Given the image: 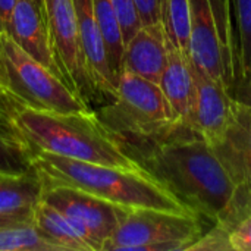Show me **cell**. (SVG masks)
<instances>
[{"instance_id": "obj_28", "label": "cell", "mask_w": 251, "mask_h": 251, "mask_svg": "<svg viewBox=\"0 0 251 251\" xmlns=\"http://www.w3.org/2000/svg\"><path fill=\"white\" fill-rule=\"evenodd\" d=\"M231 94L237 101L251 106V68L246 74L238 75L235 78V82L231 88Z\"/></svg>"}, {"instance_id": "obj_25", "label": "cell", "mask_w": 251, "mask_h": 251, "mask_svg": "<svg viewBox=\"0 0 251 251\" xmlns=\"http://www.w3.org/2000/svg\"><path fill=\"white\" fill-rule=\"evenodd\" d=\"M112 3L121 25L124 44H126L131 40V37L141 28L138 12L135 9L134 0H112Z\"/></svg>"}, {"instance_id": "obj_14", "label": "cell", "mask_w": 251, "mask_h": 251, "mask_svg": "<svg viewBox=\"0 0 251 251\" xmlns=\"http://www.w3.org/2000/svg\"><path fill=\"white\" fill-rule=\"evenodd\" d=\"M169 40L162 21L141 28L125 44L121 72L126 71L159 84L168 62Z\"/></svg>"}, {"instance_id": "obj_24", "label": "cell", "mask_w": 251, "mask_h": 251, "mask_svg": "<svg viewBox=\"0 0 251 251\" xmlns=\"http://www.w3.org/2000/svg\"><path fill=\"white\" fill-rule=\"evenodd\" d=\"M221 225L226 229L229 250L251 251V209L234 215Z\"/></svg>"}, {"instance_id": "obj_6", "label": "cell", "mask_w": 251, "mask_h": 251, "mask_svg": "<svg viewBox=\"0 0 251 251\" xmlns=\"http://www.w3.org/2000/svg\"><path fill=\"white\" fill-rule=\"evenodd\" d=\"M204 234L194 213L159 209H129L103 251L188 250Z\"/></svg>"}, {"instance_id": "obj_11", "label": "cell", "mask_w": 251, "mask_h": 251, "mask_svg": "<svg viewBox=\"0 0 251 251\" xmlns=\"http://www.w3.org/2000/svg\"><path fill=\"white\" fill-rule=\"evenodd\" d=\"M212 147L240 193L251 194V106L234 101L232 119L222 138Z\"/></svg>"}, {"instance_id": "obj_4", "label": "cell", "mask_w": 251, "mask_h": 251, "mask_svg": "<svg viewBox=\"0 0 251 251\" xmlns=\"http://www.w3.org/2000/svg\"><path fill=\"white\" fill-rule=\"evenodd\" d=\"M97 115L122 143L159 138L179 124L159 84L126 71L119 74L115 96Z\"/></svg>"}, {"instance_id": "obj_13", "label": "cell", "mask_w": 251, "mask_h": 251, "mask_svg": "<svg viewBox=\"0 0 251 251\" xmlns=\"http://www.w3.org/2000/svg\"><path fill=\"white\" fill-rule=\"evenodd\" d=\"M6 32L29 56L63 78L51 49L47 21L34 0H16Z\"/></svg>"}, {"instance_id": "obj_18", "label": "cell", "mask_w": 251, "mask_h": 251, "mask_svg": "<svg viewBox=\"0 0 251 251\" xmlns=\"http://www.w3.org/2000/svg\"><path fill=\"white\" fill-rule=\"evenodd\" d=\"M93 6H94L96 19L99 22L101 35L106 43L110 68L115 72V75L119 78L125 44H124L122 31L113 3L112 0H93Z\"/></svg>"}, {"instance_id": "obj_3", "label": "cell", "mask_w": 251, "mask_h": 251, "mask_svg": "<svg viewBox=\"0 0 251 251\" xmlns=\"http://www.w3.org/2000/svg\"><path fill=\"white\" fill-rule=\"evenodd\" d=\"M32 168L44 184L66 185L128 209H159L193 213L146 169H126L32 151Z\"/></svg>"}, {"instance_id": "obj_1", "label": "cell", "mask_w": 251, "mask_h": 251, "mask_svg": "<svg viewBox=\"0 0 251 251\" xmlns=\"http://www.w3.org/2000/svg\"><path fill=\"white\" fill-rule=\"evenodd\" d=\"M124 146L199 218L216 225L232 215L240 188L213 147L193 128L176 124L159 138Z\"/></svg>"}, {"instance_id": "obj_23", "label": "cell", "mask_w": 251, "mask_h": 251, "mask_svg": "<svg viewBox=\"0 0 251 251\" xmlns=\"http://www.w3.org/2000/svg\"><path fill=\"white\" fill-rule=\"evenodd\" d=\"M237 21V76L251 68V0H234ZM235 82V81H234Z\"/></svg>"}, {"instance_id": "obj_9", "label": "cell", "mask_w": 251, "mask_h": 251, "mask_svg": "<svg viewBox=\"0 0 251 251\" xmlns=\"http://www.w3.org/2000/svg\"><path fill=\"white\" fill-rule=\"evenodd\" d=\"M190 60L231 91L235 78L225 59L210 0H190Z\"/></svg>"}, {"instance_id": "obj_29", "label": "cell", "mask_w": 251, "mask_h": 251, "mask_svg": "<svg viewBox=\"0 0 251 251\" xmlns=\"http://www.w3.org/2000/svg\"><path fill=\"white\" fill-rule=\"evenodd\" d=\"M15 4L16 0H0V31L6 32Z\"/></svg>"}, {"instance_id": "obj_5", "label": "cell", "mask_w": 251, "mask_h": 251, "mask_svg": "<svg viewBox=\"0 0 251 251\" xmlns=\"http://www.w3.org/2000/svg\"><path fill=\"white\" fill-rule=\"evenodd\" d=\"M0 75L25 107L60 113L91 110L63 78L29 56L4 31H0Z\"/></svg>"}, {"instance_id": "obj_17", "label": "cell", "mask_w": 251, "mask_h": 251, "mask_svg": "<svg viewBox=\"0 0 251 251\" xmlns=\"http://www.w3.org/2000/svg\"><path fill=\"white\" fill-rule=\"evenodd\" d=\"M32 224L60 251H93L66 216L44 200L38 203Z\"/></svg>"}, {"instance_id": "obj_16", "label": "cell", "mask_w": 251, "mask_h": 251, "mask_svg": "<svg viewBox=\"0 0 251 251\" xmlns=\"http://www.w3.org/2000/svg\"><path fill=\"white\" fill-rule=\"evenodd\" d=\"M159 87L162 88L179 124L190 126L196 94L191 62L190 57L175 49L171 43L168 50V62L162 72Z\"/></svg>"}, {"instance_id": "obj_20", "label": "cell", "mask_w": 251, "mask_h": 251, "mask_svg": "<svg viewBox=\"0 0 251 251\" xmlns=\"http://www.w3.org/2000/svg\"><path fill=\"white\" fill-rule=\"evenodd\" d=\"M169 43L190 57V0H162V16Z\"/></svg>"}, {"instance_id": "obj_2", "label": "cell", "mask_w": 251, "mask_h": 251, "mask_svg": "<svg viewBox=\"0 0 251 251\" xmlns=\"http://www.w3.org/2000/svg\"><path fill=\"white\" fill-rule=\"evenodd\" d=\"M10 126L32 151H49L99 165L144 169L93 110L60 113L24 107L13 115Z\"/></svg>"}, {"instance_id": "obj_12", "label": "cell", "mask_w": 251, "mask_h": 251, "mask_svg": "<svg viewBox=\"0 0 251 251\" xmlns=\"http://www.w3.org/2000/svg\"><path fill=\"white\" fill-rule=\"evenodd\" d=\"M75 15L81 37L85 62L97 93L113 97L116 93L118 76L110 68L107 49L96 19L93 0H74Z\"/></svg>"}, {"instance_id": "obj_21", "label": "cell", "mask_w": 251, "mask_h": 251, "mask_svg": "<svg viewBox=\"0 0 251 251\" xmlns=\"http://www.w3.org/2000/svg\"><path fill=\"white\" fill-rule=\"evenodd\" d=\"M0 251H60L32 222H21L0 228Z\"/></svg>"}, {"instance_id": "obj_19", "label": "cell", "mask_w": 251, "mask_h": 251, "mask_svg": "<svg viewBox=\"0 0 251 251\" xmlns=\"http://www.w3.org/2000/svg\"><path fill=\"white\" fill-rule=\"evenodd\" d=\"M32 150L24 138L0 119V174H24L32 168Z\"/></svg>"}, {"instance_id": "obj_32", "label": "cell", "mask_w": 251, "mask_h": 251, "mask_svg": "<svg viewBox=\"0 0 251 251\" xmlns=\"http://www.w3.org/2000/svg\"><path fill=\"white\" fill-rule=\"evenodd\" d=\"M35 3H37V6L40 7V10L43 12V15H44V3H43V0H34ZM46 18V16H44Z\"/></svg>"}, {"instance_id": "obj_27", "label": "cell", "mask_w": 251, "mask_h": 251, "mask_svg": "<svg viewBox=\"0 0 251 251\" xmlns=\"http://www.w3.org/2000/svg\"><path fill=\"white\" fill-rule=\"evenodd\" d=\"M141 25H150L160 21L162 0H134Z\"/></svg>"}, {"instance_id": "obj_26", "label": "cell", "mask_w": 251, "mask_h": 251, "mask_svg": "<svg viewBox=\"0 0 251 251\" xmlns=\"http://www.w3.org/2000/svg\"><path fill=\"white\" fill-rule=\"evenodd\" d=\"M25 106L16 99V96L9 90L3 76L0 75V119L10 125V119L16 112L24 109Z\"/></svg>"}, {"instance_id": "obj_31", "label": "cell", "mask_w": 251, "mask_h": 251, "mask_svg": "<svg viewBox=\"0 0 251 251\" xmlns=\"http://www.w3.org/2000/svg\"><path fill=\"white\" fill-rule=\"evenodd\" d=\"M13 224H21V222H16V221H13V219L4 218V216H0V228L7 226V225H13Z\"/></svg>"}, {"instance_id": "obj_8", "label": "cell", "mask_w": 251, "mask_h": 251, "mask_svg": "<svg viewBox=\"0 0 251 251\" xmlns=\"http://www.w3.org/2000/svg\"><path fill=\"white\" fill-rule=\"evenodd\" d=\"M43 3L51 49L60 74L66 84L87 101L97 90L82 51L74 0H43Z\"/></svg>"}, {"instance_id": "obj_30", "label": "cell", "mask_w": 251, "mask_h": 251, "mask_svg": "<svg viewBox=\"0 0 251 251\" xmlns=\"http://www.w3.org/2000/svg\"><path fill=\"white\" fill-rule=\"evenodd\" d=\"M251 209V194H244V193H238V197H237V201H235V207H234V212L231 215V218L240 212H244V210H249Z\"/></svg>"}, {"instance_id": "obj_7", "label": "cell", "mask_w": 251, "mask_h": 251, "mask_svg": "<svg viewBox=\"0 0 251 251\" xmlns=\"http://www.w3.org/2000/svg\"><path fill=\"white\" fill-rule=\"evenodd\" d=\"M41 200L62 212L93 251H103L104 243L129 210L66 185L44 184Z\"/></svg>"}, {"instance_id": "obj_22", "label": "cell", "mask_w": 251, "mask_h": 251, "mask_svg": "<svg viewBox=\"0 0 251 251\" xmlns=\"http://www.w3.org/2000/svg\"><path fill=\"white\" fill-rule=\"evenodd\" d=\"M212 10L216 19L221 44L228 65H235L237 60V37H235V12L234 0H210Z\"/></svg>"}, {"instance_id": "obj_15", "label": "cell", "mask_w": 251, "mask_h": 251, "mask_svg": "<svg viewBox=\"0 0 251 251\" xmlns=\"http://www.w3.org/2000/svg\"><path fill=\"white\" fill-rule=\"evenodd\" d=\"M43 191V178L34 168L24 174H0V216L16 222H32Z\"/></svg>"}, {"instance_id": "obj_10", "label": "cell", "mask_w": 251, "mask_h": 251, "mask_svg": "<svg viewBox=\"0 0 251 251\" xmlns=\"http://www.w3.org/2000/svg\"><path fill=\"white\" fill-rule=\"evenodd\" d=\"M191 69L196 94L190 126L213 146L222 138L232 119L235 99L224 82L204 74L193 63Z\"/></svg>"}]
</instances>
